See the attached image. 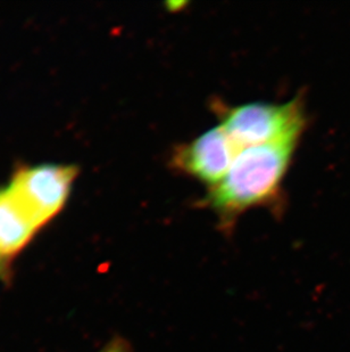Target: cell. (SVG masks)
<instances>
[{
    "mask_svg": "<svg viewBox=\"0 0 350 352\" xmlns=\"http://www.w3.org/2000/svg\"><path fill=\"white\" fill-rule=\"evenodd\" d=\"M76 175L67 164L21 166L7 188L40 230L63 209Z\"/></svg>",
    "mask_w": 350,
    "mask_h": 352,
    "instance_id": "obj_3",
    "label": "cell"
},
{
    "mask_svg": "<svg viewBox=\"0 0 350 352\" xmlns=\"http://www.w3.org/2000/svg\"><path fill=\"white\" fill-rule=\"evenodd\" d=\"M100 352H132L129 343L121 338L112 340L107 346H104Z\"/></svg>",
    "mask_w": 350,
    "mask_h": 352,
    "instance_id": "obj_6",
    "label": "cell"
},
{
    "mask_svg": "<svg viewBox=\"0 0 350 352\" xmlns=\"http://www.w3.org/2000/svg\"><path fill=\"white\" fill-rule=\"evenodd\" d=\"M216 110L221 121L220 126L240 151L301 140L307 123L304 100L301 97L282 104L253 102L237 107L220 104Z\"/></svg>",
    "mask_w": 350,
    "mask_h": 352,
    "instance_id": "obj_2",
    "label": "cell"
},
{
    "mask_svg": "<svg viewBox=\"0 0 350 352\" xmlns=\"http://www.w3.org/2000/svg\"><path fill=\"white\" fill-rule=\"evenodd\" d=\"M239 152L223 126H218L175 147L171 166L211 188L224 178Z\"/></svg>",
    "mask_w": 350,
    "mask_h": 352,
    "instance_id": "obj_4",
    "label": "cell"
},
{
    "mask_svg": "<svg viewBox=\"0 0 350 352\" xmlns=\"http://www.w3.org/2000/svg\"><path fill=\"white\" fill-rule=\"evenodd\" d=\"M301 140L242 148L224 178L209 188L202 204L218 217L222 230L230 233L239 217L257 206H270L281 187Z\"/></svg>",
    "mask_w": 350,
    "mask_h": 352,
    "instance_id": "obj_1",
    "label": "cell"
},
{
    "mask_svg": "<svg viewBox=\"0 0 350 352\" xmlns=\"http://www.w3.org/2000/svg\"><path fill=\"white\" fill-rule=\"evenodd\" d=\"M39 230L8 188L0 190V279L8 280L14 258Z\"/></svg>",
    "mask_w": 350,
    "mask_h": 352,
    "instance_id": "obj_5",
    "label": "cell"
}]
</instances>
